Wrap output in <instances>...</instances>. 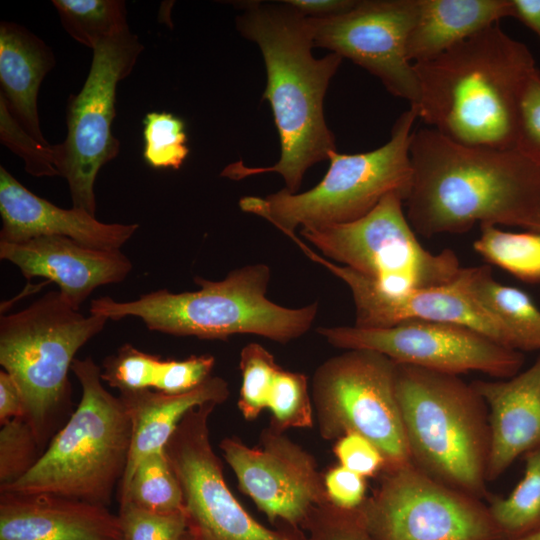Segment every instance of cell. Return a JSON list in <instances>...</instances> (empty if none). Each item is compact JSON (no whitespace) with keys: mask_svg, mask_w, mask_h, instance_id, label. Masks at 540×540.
<instances>
[{"mask_svg":"<svg viewBox=\"0 0 540 540\" xmlns=\"http://www.w3.org/2000/svg\"><path fill=\"white\" fill-rule=\"evenodd\" d=\"M405 213L417 234L463 233L475 224L534 230L540 167L517 149L457 143L424 127L410 143Z\"/></svg>","mask_w":540,"mask_h":540,"instance_id":"1","label":"cell"},{"mask_svg":"<svg viewBox=\"0 0 540 540\" xmlns=\"http://www.w3.org/2000/svg\"><path fill=\"white\" fill-rule=\"evenodd\" d=\"M237 30L257 44L264 59L267 83L262 100L271 106L280 140V158L269 167H249L241 161L223 175L234 180L275 172L285 189L297 193L306 171L336 151L335 137L324 115V98L342 57L312 54L307 17L280 1L245 2L236 18Z\"/></svg>","mask_w":540,"mask_h":540,"instance_id":"2","label":"cell"},{"mask_svg":"<svg viewBox=\"0 0 540 540\" xmlns=\"http://www.w3.org/2000/svg\"><path fill=\"white\" fill-rule=\"evenodd\" d=\"M418 118L452 141L516 149L521 96L537 68L528 47L499 23L413 64Z\"/></svg>","mask_w":540,"mask_h":540,"instance_id":"3","label":"cell"},{"mask_svg":"<svg viewBox=\"0 0 540 540\" xmlns=\"http://www.w3.org/2000/svg\"><path fill=\"white\" fill-rule=\"evenodd\" d=\"M270 279L269 266L251 264L220 281L197 276V291L160 289L131 301L105 296L93 299L89 311L107 320L137 317L148 329L174 336L227 340L251 334L286 344L309 331L319 304L287 308L272 302L266 297Z\"/></svg>","mask_w":540,"mask_h":540,"instance_id":"4","label":"cell"},{"mask_svg":"<svg viewBox=\"0 0 540 540\" xmlns=\"http://www.w3.org/2000/svg\"><path fill=\"white\" fill-rule=\"evenodd\" d=\"M395 386L411 462L454 489L488 499L489 416L472 383L397 364Z\"/></svg>","mask_w":540,"mask_h":540,"instance_id":"5","label":"cell"},{"mask_svg":"<svg viewBox=\"0 0 540 540\" xmlns=\"http://www.w3.org/2000/svg\"><path fill=\"white\" fill-rule=\"evenodd\" d=\"M71 370L81 399L35 465L1 492L45 493L108 506L124 475L131 443V420L120 397L103 385L91 357L75 358Z\"/></svg>","mask_w":540,"mask_h":540,"instance_id":"6","label":"cell"},{"mask_svg":"<svg viewBox=\"0 0 540 540\" xmlns=\"http://www.w3.org/2000/svg\"><path fill=\"white\" fill-rule=\"evenodd\" d=\"M418 118L409 108L394 123L390 139L379 148L357 154H329L322 180L302 193L283 188L265 197L240 199L242 211L257 215L289 236L301 228H318L355 221L391 193L408 195L412 167L410 143Z\"/></svg>","mask_w":540,"mask_h":540,"instance_id":"7","label":"cell"},{"mask_svg":"<svg viewBox=\"0 0 540 540\" xmlns=\"http://www.w3.org/2000/svg\"><path fill=\"white\" fill-rule=\"evenodd\" d=\"M108 320L85 316L59 291L0 318V364L19 385L25 420L42 445L52 422L70 401L71 369L77 351L100 333Z\"/></svg>","mask_w":540,"mask_h":540,"instance_id":"8","label":"cell"},{"mask_svg":"<svg viewBox=\"0 0 540 540\" xmlns=\"http://www.w3.org/2000/svg\"><path fill=\"white\" fill-rule=\"evenodd\" d=\"M326 258L371 280L386 294L453 282L461 269L450 249H425L409 223L404 197L391 193L365 216L344 224L301 228Z\"/></svg>","mask_w":540,"mask_h":540,"instance_id":"9","label":"cell"},{"mask_svg":"<svg viewBox=\"0 0 540 540\" xmlns=\"http://www.w3.org/2000/svg\"><path fill=\"white\" fill-rule=\"evenodd\" d=\"M396 366L367 349L346 350L322 363L312 381L320 435L333 440L356 432L379 448L385 467L410 463L396 395Z\"/></svg>","mask_w":540,"mask_h":540,"instance_id":"10","label":"cell"},{"mask_svg":"<svg viewBox=\"0 0 540 540\" xmlns=\"http://www.w3.org/2000/svg\"><path fill=\"white\" fill-rule=\"evenodd\" d=\"M355 509L376 540H501L488 506L417 468L385 467Z\"/></svg>","mask_w":540,"mask_h":540,"instance_id":"11","label":"cell"},{"mask_svg":"<svg viewBox=\"0 0 540 540\" xmlns=\"http://www.w3.org/2000/svg\"><path fill=\"white\" fill-rule=\"evenodd\" d=\"M216 406L207 403L191 409L165 446L182 489L191 539L309 540L300 528L264 526L233 495L210 441L209 419Z\"/></svg>","mask_w":540,"mask_h":540,"instance_id":"12","label":"cell"},{"mask_svg":"<svg viewBox=\"0 0 540 540\" xmlns=\"http://www.w3.org/2000/svg\"><path fill=\"white\" fill-rule=\"evenodd\" d=\"M142 50L128 27L100 42L93 49L81 91L69 99L62 176L67 179L73 207L92 215L96 210V176L119 152V141L111 131L117 84L130 74Z\"/></svg>","mask_w":540,"mask_h":540,"instance_id":"13","label":"cell"},{"mask_svg":"<svg viewBox=\"0 0 540 540\" xmlns=\"http://www.w3.org/2000/svg\"><path fill=\"white\" fill-rule=\"evenodd\" d=\"M317 333L337 348L373 350L397 364L453 375L477 371L506 379L519 373L524 363L522 352L454 323L409 321L386 328L319 327Z\"/></svg>","mask_w":540,"mask_h":540,"instance_id":"14","label":"cell"},{"mask_svg":"<svg viewBox=\"0 0 540 540\" xmlns=\"http://www.w3.org/2000/svg\"><path fill=\"white\" fill-rule=\"evenodd\" d=\"M417 0H356L325 18L307 17L313 45L348 58L377 77L392 95L415 107L419 99L406 45Z\"/></svg>","mask_w":540,"mask_h":540,"instance_id":"15","label":"cell"},{"mask_svg":"<svg viewBox=\"0 0 540 540\" xmlns=\"http://www.w3.org/2000/svg\"><path fill=\"white\" fill-rule=\"evenodd\" d=\"M219 446L240 490L271 523L301 529L313 509L328 501L315 459L284 432L264 429L257 447L236 437Z\"/></svg>","mask_w":540,"mask_h":540,"instance_id":"16","label":"cell"},{"mask_svg":"<svg viewBox=\"0 0 540 540\" xmlns=\"http://www.w3.org/2000/svg\"><path fill=\"white\" fill-rule=\"evenodd\" d=\"M292 240L308 258L324 266L348 286L355 305L354 326L386 328L409 321L454 323L470 327L508 348L502 330L476 305L460 286L457 277L447 285L415 288L390 295L365 276L316 253L299 237Z\"/></svg>","mask_w":540,"mask_h":540,"instance_id":"17","label":"cell"},{"mask_svg":"<svg viewBox=\"0 0 540 540\" xmlns=\"http://www.w3.org/2000/svg\"><path fill=\"white\" fill-rule=\"evenodd\" d=\"M0 258L17 266L28 280L43 277L54 282L76 310L97 287L119 283L132 270V262L120 250L95 249L63 236L0 240Z\"/></svg>","mask_w":540,"mask_h":540,"instance_id":"18","label":"cell"},{"mask_svg":"<svg viewBox=\"0 0 540 540\" xmlns=\"http://www.w3.org/2000/svg\"><path fill=\"white\" fill-rule=\"evenodd\" d=\"M0 240L22 242L40 236H63L100 250L115 251L134 235L136 223H103L84 209L60 208L43 199L0 167Z\"/></svg>","mask_w":540,"mask_h":540,"instance_id":"19","label":"cell"},{"mask_svg":"<svg viewBox=\"0 0 540 540\" xmlns=\"http://www.w3.org/2000/svg\"><path fill=\"white\" fill-rule=\"evenodd\" d=\"M0 540H122L107 506L45 493L1 492Z\"/></svg>","mask_w":540,"mask_h":540,"instance_id":"20","label":"cell"},{"mask_svg":"<svg viewBox=\"0 0 540 540\" xmlns=\"http://www.w3.org/2000/svg\"><path fill=\"white\" fill-rule=\"evenodd\" d=\"M472 385L488 408L490 443L486 477H500L520 456L540 448V355L525 371Z\"/></svg>","mask_w":540,"mask_h":540,"instance_id":"21","label":"cell"},{"mask_svg":"<svg viewBox=\"0 0 540 540\" xmlns=\"http://www.w3.org/2000/svg\"><path fill=\"white\" fill-rule=\"evenodd\" d=\"M230 395L226 380L210 376L195 389L181 394H166L150 388L120 392L131 420V443L120 492L128 485L139 463L149 454L165 449L183 417L206 403L225 402Z\"/></svg>","mask_w":540,"mask_h":540,"instance_id":"22","label":"cell"},{"mask_svg":"<svg viewBox=\"0 0 540 540\" xmlns=\"http://www.w3.org/2000/svg\"><path fill=\"white\" fill-rule=\"evenodd\" d=\"M54 65V55L41 39L20 25L1 22L0 96L17 123L43 144L49 143L41 133L37 96Z\"/></svg>","mask_w":540,"mask_h":540,"instance_id":"23","label":"cell"},{"mask_svg":"<svg viewBox=\"0 0 540 540\" xmlns=\"http://www.w3.org/2000/svg\"><path fill=\"white\" fill-rule=\"evenodd\" d=\"M511 10V0H417L407 57L413 64L434 58L511 17Z\"/></svg>","mask_w":540,"mask_h":540,"instance_id":"24","label":"cell"},{"mask_svg":"<svg viewBox=\"0 0 540 540\" xmlns=\"http://www.w3.org/2000/svg\"><path fill=\"white\" fill-rule=\"evenodd\" d=\"M457 281L504 333L508 348L540 349V309L523 290L496 281L487 265L460 269Z\"/></svg>","mask_w":540,"mask_h":540,"instance_id":"25","label":"cell"},{"mask_svg":"<svg viewBox=\"0 0 540 540\" xmlns=\"http://www.w3.org/2000/svg\"><path fill=\"white\" fill-rule=\"evenodd\" d=\"M524 475L506 497L490 496L488 509L501 533L511 540L540 531V448L524 456Z\"/></svg>","mask_w":540,"mask_h":540,"instance_id":"26","label":"cell"},{"mask_svg":"<svg viewBox=\"0 0 540 540\" xmlns=\"http://www.w3.org/2000/svg\"><path fill=\"white\" fill-rule=\"evenodd\" d=\"M474 250L489 263L528 283L540 282V231L509 232L480 225Z\"/></svg>","mask_w":540,"mask_h":540,"instance_id":"27","label":"cell"},{"mask_svg":"<svg viewBox=\"0 0 540 540\" xmlns=\"http://www.w3.org/2000/svg\"><path fill=\"white\" fill-rule=\"evenodd\" d=\"M120 503L129 502L160 514L184 510L183 493L165 449L146 456L120 492Z\"/></svg>","mask_w":540,"mask_h":540,"instance_id":"28","label":"cell"},{"mask_svg":"<svg viewBox=\"0 0 540 540\" xmlns=\"http://www.w3.org/2000/svg\"><path fill=\"white\" fill-rule=\"evenodd\" d=\"M66 32L94 49L100 42L128 27L121 0H53Z\"/></svg>","mask_w":540,"mask_h":540,"instance_id":"29","label":"cell"},{"mask_svg":"<svg viewBox=\"0 0 540 540\" xmlns=\"http://www.w3.org/2000/svg\"><path fill=\"white\" fill-rule=\"evenodd\" d=\"M267 409L273 428H309L314 423V408L307 376L299 372L278 370L269 390Z\"/></svg>","mask_w":540,"mask_h":540,"instance_id":"30","label":"cell"},{"mask_svg":"<svg viewBox=\"0 0 540 540\" xmlns=\"http://www.w3.org/2000/svg\"><path fill=\"white\" fill-rule=\"evenodd\" d=\"M241 387L238 408L247 420L256 419L267 409L270 386L281 368L262 345L250 343L240 353Z\"/></svg>","mask_w":540,"mask_h":540,"instance_id":"31","label":"cell"},{"mask_svg":"<svg viewBox=\"0 0 540 540\" xmlns=\"http://www.w3.org/2000/svg\"><path fill=\"white\" fill-rule=\"evenodd\" d=\"M144 159L153 168L179 169L189 149L184 122L171 113L151 112L144 119Z\"/></svg>","mask_w":540,"mask_h":540,"instance_id":"32","label":"cell"},{"mask_svg":"<svg viewBox=\"0 0 540 540\" xmlns=\"http://www.w3.org/2000/svg\"><path fill=\"white\" fill-rule=\"evenodd\" d=\"M0 136L3 144L24 159L28 173L34 176H62L63 145L51 146L34 139L12 117L1 96Z\"/></svg>","mask_w":540,"mask_h":540,"instance_id":"33","label":"cell"},{"mask_svg":"<svg viewBox=\"0 0 540 540\" xmlns=\"http://www.w3.org/2000/svg\"><path fill=\"white\" fill-rule=\"evenodd\" d=\"M40 443L24 418H14L0 429V489L23 477L37 462Z\"/></svg>","mask_w":540,"mask_h":540,"instance_id":"34","label":"cell"},{"mask_svg":"<svg viewBox=\"0 0 540 540\" xmlns=\"http://www.w3.org/2000/svg\"><path fill=\"white\" fill-rule=\"evenodd\" d=\"M162 359L124 344L103 362L101 378L119 392L154 388Z\"/></svg>","mask_w":540,"mask_h":540,"instance_id":"35","label":"cell"},{"mask_svg":"<svg viewBox=\"0 0 540 540\" xmlns=\"http://www.w3.org/2000/svg\"><path fill=\"white\" fill-rule=\"evenodd\" d=\"M118 516L122 540H181L187 533L184 510L160 514L122 502Z\"/></svg>","mask_w":540,"mask_h":540,"instance_id":"36","label":"cell"},{"mask_svg":"<svg viewBox=\"0 0 540 540\" xmlns=\"http://www.w3.org/2000/svg\"><path fill=\"white\" fill-rule=\"evenodd\" d=\"M301 529L309 540H376L354 510L338 508L329 500L313 509Z\"/></svg>","mask_w":540,"mask_h":540,"instance_id":"37","label":"cell"},{"mask_svg":"<svg viewBox=\"0 0 540 540\" xmlns=\"http://www.w3.org/2000/svg\"><path fill=\"white\" fill-rule=\"evenodd\" d=\"M516 149L540 167V71L524 87L518 114Z\"/></svg>","mask_w":540,"mask_h":540,"instance_id":"38","label":"cell"},{"mask_svg":"<svg viewBox=\"0 0 540 540\" xmlns=\"http://www.w3.org/2000/svg\"><path fill=\"white\" fill-rule=\"evenodd\" d=\"M214 365L212 355H194L183 360L162 359L154 389L166 394L191 391L211 376Z\"/></svg>","mask_w":540,"mask_h":540,"instance_id":"39","label":"cell"},{"mask_svg":"<svg viewBox=\"0 0 540 540\" xmlns=\"http://www.w3.org/2000/svg\"><path fill=\"white\" fill-rule=\"evenodd\" d=\"M333 452L343 467L365 477L379 475L386 460L379 448L363 435L348 432L339 437Z\"/></svg>","mask_w":540,"mask_h":540,"instance_id":"40","label":"cell"},{"mask_svg":"<svg viewBox=\"0 0 540 540\" xmlns=\"http://www.w3.org/2000/svg\"><path fill=\"white\" fill-rule=\"evenodd\" d=\"M323 479L328 500L338 508L355 510L367 498L366 478L340 464L329 469Z\"/></svg>","mask_w":540,"mask_h":540,"instance_id":"41","label":"cell"},{"mask_svg":"<svg viewBox=\"0 0 540 540\" xmlns=\"http://www.w3.org/2000/svg\"><path fill=\"white\" fill-rule=\"evenodd\" d=\"M26 408L22 391L15 379L5 370L0 372V423L25 418Z\"/></svg>","mask_w":540,"mask_h":540,"instance_id":"42","label":"cell"},{"mask_svg":"<svg viewBox=\"0 0 540 540\" xmlns=\"http://www.w3.org/2000/svg\"><path fill=\"white\" fill-rule=\"evenodd\" d=\"M356 0H286L285 3L305 17L325 18L340 14L355 4Z\"/></svg>","mask_w":540,"mask_h":540,"instance_id":"43","label":"cell"},{"mask_svg":"<svg viewBox=\"0 0 540 540\" xmlns=\"http://www.w3.org/2000/svg\"><path fill=\"white\" fill-rule=\"evenodd\" d=\"M511 17L530 28L540 39V0H511Z\"/></svg>","mask_w":540,"mask_h":540,"instance_id":"44","label":"cell"},{"mask_svg":"<svg viewBox=\"0 0 540 540\" xmlns=\"http://www.w3.org/2000/svg\"><path fill=\"white\" fill-rule=\"evenodd\" d=\"M511 540H540V531L532 533V534L524 536V537L511 539Z\"/></svg>","mask_w":540,"mask_h":540,"instance_id":"45","label":"cell"},{"mask_svg":"<svg viewBox=\"0 0 540 540\" xmlns=\"http://www.w3.org/2000/svg\"><path fill=\"white\" fill-rule=\"evenodd\" d=\"M532 231H540V201L538 204L537 214H536V221H535V227Z\"/></svg>","mask_w":540,"mask_h":540,"instance_id":"46","label":"cell"},{"mask_svg":"<svg viewBox=\"0 0 540 540\" xmlns=\"http://www.w3.org/2000/svg\"><path fill=\"white\" fill-rule=\"evenodd\" d=\"M181 540H192L191 537L189 536L188 532L183 536V538Z\"/></svg>","mask_w":540,"mask_h":540,"instance_id":"47","label":"cell"}]
</instances>
